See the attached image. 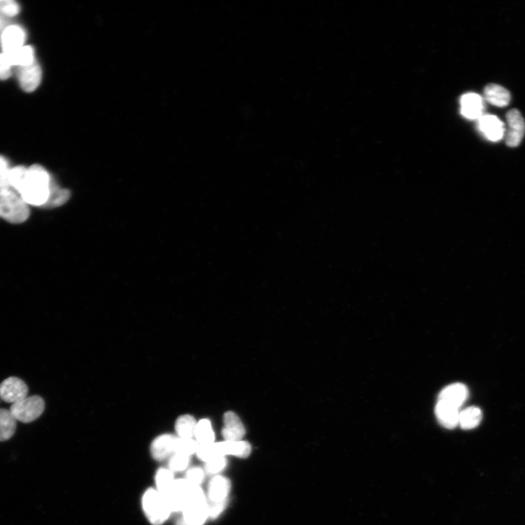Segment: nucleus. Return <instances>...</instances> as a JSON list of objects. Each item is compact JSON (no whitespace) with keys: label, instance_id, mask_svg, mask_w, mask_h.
I'll return each mask as SVG.
<instances>
[{"label":"nucleus","instance_id":"f257e3e1","mask_svg":"<svg viewBox=\"0 0 525 525\" xmlns=\"http://www.w3.org/2000/svg\"><path fill=\"white\" fill-rule=\"evenodd\" d=\"M53 178L41 165L27 168V175L20 196L29 206L43 208L48 200Z\"/></svg>","mask_w":525,"mask_h":525},{"label":"nucleus","instance_id":"f03ea898","mask_svg":"<svg viewBox=\"0 0 525 525\" xmlns=\"http://www.w3.org/2000/svg\"><path fill=\"white\" fill-rule=\"evenodd\" d=\"M29 206L22 197L12 190H0V217L12 224L27 221Z\"/></svg>","mask_w":525,"mask_h":525},{"label":"nucleus","instance_id":"7ed1b4c3","mask_svg":"<svg viewBox=\"0 0 525 525\" xmlns=\"http://www.w3.org/2000/svg\"><path fill=\"white\" fill-rule=\"evenodd\" d=\"M182 519L188 525H202L209 517V506L199 486L191 484L182 510Z\"/></svg>","mask_w":525,"mask_h":525},{"label":"nucleus","instance_id":"20e7f679","mask_svg":"<svg viewBox=\"0 0 525 525\" xmlns=\"http://www.w3.org/2000/svg\"><path fill=\"white\" fill-rule=\"evenodd\" d=\"M143 505L148 519L154 525L162 524L173 512L165 497L154 489L146 491Z\"/></svg>","mask_w":525,"mask_h":525},{"label":"nucleus","instance_id":"39448f33","mask_svg":"<svg viewBox=\"0 0 525 525\" xmlns=\"http://www.w3.org/2000/svg\"><path fill=\"white\" fill-rule=\"evenodd\" d=\"M44 410V400L38 396H33L12 404L10 411L17 421L29 423L39 418Z\"/></svg>","mask_w":525,"mask_h":525},{"label":"nucleus","instance_id":"423d86ee","mask_svg":"<svg viewBox=\"0 0 525 525\" xmlns=\"http://www.w3.org/2000/svg\"><path fill=\"white\" fill-rule=\"evenodd\" d=\"M508 131L505 134V143L508 146L515 148L518 146L525 134V122L521 113L516 109L508 112L506 114Z\"/></svg>","mask_w":525,"mask_h":525},{"label":"nucleus","instance_id":"0eeeda50","mask_svg":"<svg viewBox=\"0 0 525 525\" xmlns=\"http://www.w3.org/2000/svg\"><path fill=\"white\" fill-rule=\"evenodd\" d=\"M29 389L20 378L9 377L0 384V398L9 403L20 402L27 397Z\"/></svg>","mask_w":525,"mask_h":525},{"label":"nucleus","instance_id":"6e6552de","mask_svg":"<svg viewBox=\"0 0 525 525\" xmlns=\"http://www.w3.org/2000/svg\"><path fill=\"white\" fill-rule=\"evenodd\" d=\"M27 33L19 25H10L1 32L0 45L3 53L10 54L25 45Z\"/></svg>","mask_w":525,"mask_h":525},{"label":"nucleus","instance_id":"1a4fd4ad","mask_svg":"<svg viewBox=\"0 0 525 525\" xmlns=\"http://www.w3.org/2000/svg\"><path fill=\"white\" fill-rule=\"evenodd\" d=\"M17 76L21 88L26 92H32L38 88L41 82V67L37 61L30 65L19 67Z\"/></svg>","mask_w":525,"mask_h":525},{"label":"nucleus","instance_id":"9d476101","mask_svg":"<svg viewBox=\"0 0 525 525\" xmlns=\"http://www.w3.org/2000/svg\"><path fill=\"white\" fill-rule=\"evenodd\" d=\"M191 484L186 480H175L173 487L166 495V499L172 512H181L183 510Z\"/></svg>","mask_w":525,"mask_h":525},{"label":"nucleus","instance_id":"9b49d317","mask_svg":"<svg viewBox=\"0 0 525 525\" xmlns=\"http://www.w3.org/2000/svg\"><path fill=\"white\" fill-rule=\"evenodd\" d=\"M479 129L486 138L493 142L503 139L505 131L503 123L493 115H482L479 120Z\"/></svg>","mask_w":525,"mask_h":525},{"label":"nucleus","instance_id":"f8f14e48","mask_svg":"<svg viewBox=\"0 0 525 525\" xmlns=\"http://www.w3.org/2000/svg\"><path fill=\"white\" fill-rule=\"evenodd\" d=\"M178 437L164 434L157 437L151 445V454L157 461H163L175 452Z\"/></svg>","mask_w":525,"mask_h":525},{"label":"nucleus","instance_id":"ddd939ff","mask_svg":"<svg viewBox=\"0 0 525 525\" xmlns=\"http://www.w3.org/2000/svg\"><path fill=\"white\" fill-rule=\"evenodd\" d=\"M468 397V389L462 383H454L444 388L439 394L438 401L460 409Z\"/></svg>","mask_w":525,"mask_h":525},{"label":"nucleus","instance_id":"4468645a","mask_svg":"<svg viewBox=\"0 0 525 525\" xmlns=\"http://www.w3.org/2000/svg\"><path fill=\"white\" fill-rule=\"evenodd\" d=\"M460 409L443 401H438L435 413L443 427L454 429L459 426Z\"/></svg>","mask_w":525,"mask_h":525},{"label":"nucleus","instance_id":"2eb2a0df","mask_svg":"<svg viewBox=\"0 0 525 525\" xmlns=\"http://www.w3.org/2000/svg\"><path fill=\"white\" fill-rule=\"evenodd\" d=\"M222 434L225 441L239 442L245 435V429L240 417L233 412L224 415Z\"/></svg>","mask_w":525,"mask_h":525},{"label":"nucleus","instance_id":"dca6fc26","mask_svg":"<svg viewBox=\"0 0 525 525\" xmlns=\"http://www.w3.org/2000/svg\"><path fill=\"white\" fill-rule=\"evenodd\" d=\"M461 105L463 115L468 120H480L482 116L484 103L480 95L474 93L463 95Z\"/></svg>","mask_w":525,"mask_h":525},{"label":"nucleus","instance_id":"f3484780","mask_svg":"<svg viewBox=\"0 0 525 525\" xmlns=\"http://www.w3.org/2000/svg\"><path fill=\"white\" fill-rule=\"evenodd\" d=\"M484 96L490 104L503 108L510 103L511 94L498 84H489L484 89Z\"/></svg>","mask_w":525,"mask_h":525},{"label":"nucleus","instance_id":"a211bd4d","mask_svg":"<svg viewBox=\"0 0 525 525\" xmlns=\"http://www.w3.org/2000/svg\"><path fill=\"white\" fill-rule=\"evenodd\" d=\"M231 484L229 480L222 477L217 476L210 482L208 496L211 502H222L227 500L229 494Z\"/></svg>","mask_w":525,"mask_h":525},{"label":"nucleus","instance_id":"6ab92c4d","mask_svg":"<svg viewBox=\"0 0 525 525\" xmlns=\"http://www.w3.org/2000/svg\"><path fill=\"white\" fill-rule=\"evenodd\" d=\"M216 444L220 454L224 456L225 455H233L240 457V459H246L251 452V447L247 442L225 441Z\"/></svg>","mask_w":525,"mask_h":525},{"label":"nucleus","instance_id":"aec40b11","mask_svg":"<svg viewBox=\"0 0 525 525\" xmlns=\"http://www.w3.org/2000/svg\"><path fill=\"white\" fill-rule=\"evenodd\" d=\"M482 410L477 406H470L460 412L459 426L463 430L477 428L482 419Z\"/></svg>","mask_w":525,"mask_h":525},{"label":"nucleus","instance_id":"412c9836","mask_svg":"<svg viewBox=\"0 0 525 525\" xmlns=\"http://www.w3.org/2000/svg\"><path fill=\"white\" fill-rule=\"evenodd\" d=\"M12 65L23 67L31 64L36 62L35 50L31 46L24 45L23 47L17 49L15 52L6 54Z\"/></svg>","mask_w":525,"mask_h":525},{"label":"nucleus","instance_id":"4be33fe9","mask_svg":"<svg viewBox=\"0 0 525 525\" xmlns=\"http://www.w3.org/2000/svg\"><path fill=\"white\" fill-rule=\"evenodd\" d=\"M16 422L17 420L10 410H0V442L8 441L13 436L16 430Z\"/></svg>","mask_w":525,"mask_h":525},{"label":"nucleus","instance_id":"5701e85b","mask_svg":"<svg viewBox=\"0 0 525 525\" xmlns=\"http://www.w3.org/2000/svg\"><path fill=\"white\" fill-rule=\"evenodd\" d=\"M71 197V192L67 189H62L52 180L50 185V196L46 204L42 208H56L65 204Z\"/></svg>","mask_w":525,"mask_h":525},{"label":"nucleus","instance_id":"b1692460","mask_svg":"<svg viewBox=\"0 0 525 525\" xmlns=\"http://www.w3.org/2000/svg\"><path fill=\"white\" fill-rule=\"evenodd\" d=\"M27 168L24 166H17L10 168L8 173L10 189L20 195L26 180Z\"/></svg>","mask_w":525,"mask_h":525},{"label":"nucleus","instance_id":"393cba45","mask_svg":"<svg viewBox=\"0 0 525 525\" xmlns=\"http://www.w3.org/2000/svg\"><path fill=\"white\" fill-rule=\"evenodd\" d=\"M194 437L199 445L214 443L215 433L209 419H203L197 422Z\"/></svg>","mask_w":525,"mask_h":525},{"label":"nucleus","instance_id":"a878e982","mask_svg":"<svg viewBox=\"0 0 525 525\" xmlns=\"http://www.w3.org/2000/svg\"><path fill=\"white\" fill-rule=\"evenodd\" d=\"M197 422L191 415L180 416L176 422V432L181 438H193Z\"/></svg>","mask_w":525,"mask_h":525},{"label":"nucleus","instance_id":"bb28decb","mask_svg":"<svg viewBox=\"0 0 525 525\" xmlns=\"http://www.w3.org/2000/svg\"><path fill=\"white\" fill-rule=\"evenodd\" d=\"M175 481L173 473L169 469L161 468L157 473V490L162 495H166L168 492Z\"/></svg>","mask_w":525,"mask_h":525},{"label":"nucleus","instance_id":"cd10ccee","mask_svg":"<svg viewBox=\"0 0 525 525\" xmlns=\"http://www.w3.org/2000/svg\"><path fill=\"white\" fill-rule=\"evenodd\" d=\"M199 444L193 438H181L178 437L175 452L190 456L196 452Z\"/></svg>","mask_w":525,"mask_h":525},{"label":"nucleus","instance_id":"c85d7f7f","mask_svg":"<svg viewBox=\"0 0 525 525\" xmlns=\"http://www.w3.org/2000/svg\"><path fill=\"white\" fill-rule=\"evenodd\" d=\"M196 454L201 461L206 463L215 459L216 456H222L219 453L216 443L204 445H199Z\"/></svg>","mask_w":525,"mask_h":525},{"label":"nucleus","instance_id":"c756f323","mask_svg":"<svg viewBox=\"0 0 525 525\" xmlns=\"http://www.w3.org/2000/svg\"><path fill=\"white\" fill-rule=\"evenodd\" d=\"M190 456L175 453L171 456V460H169L168 468L169 470L173 471H182L188 467L189 463Z\"/></svg>","mask_w":525,"mask_h":525},{"label":"nucleus","instance_id":"7c9ffc66","mask_svg":"<svg viewBox=\"0 0 525 525\" xmlns=\"http://www.w3.org/2000/svg\"><path fill=\"white\" fill-rule=\"evenodd\" d=\"M20 12V6L13 0H0V15L13 17Z\"/></svg>","mask_w":525,"mask_h":525},{"label":"nucleus","instance_id":"2f4dec72","mask_svg":"<svg viewBox=\"0 0 525 525\" xmlns=\"http://www.w3.org/2000/svg\"><path fill=\"white\" fill-rule=\"evenodd\" d=\"M226 463L225 456H218L207 462L206 470L209 474H215L224 470Z\"/></svg>","mask_w":525,"mask_h":525},{"label":"nucleus","instance_id":"473e14b6","mask_svg":"<svg viewBox=\"0 0 525 525\" xmlns=\"http://www.w3.org/2000/svg\"><path fill=\"white\" fill-rule=\"evenodd\" d=\"M13 66L8 56L4 53L0 54V80H5L10 77Z\"/></svg>","mask_w":525,"mask_h":525},{"label":"nucleus","instance_id":"72a5a7b5","mask_svg":"<svg viewBox=\"0 0 525 525\" xmlns=\"http://www.w3.org/2000/svg\"><path fill=\"white\" fill-rule=\"evenodd\" d=\"M205 477V472L201 468H194L186 474V480L193 485L199 486Z\"/></svg>","mask_w":525,"mask_h":525},{"label":"nucleus","instance_id":"f704fd0d","mask_svg":"<svg viewBox=\"0 0 525 525\" xmlns=\"http://www.w3.org/2000/svg\"><path fill=\"white\" fill-rule=\"evenodd\" d=\"M227 505V500L222 502H211L208 503L209 506V517L212 519H216L221 515Z\"/></svg>","mask_w":525,"mask_h":525},{"label":"nucleus","instance_id":"c9c22d12","mask_svg":"<svg viewBox=\"0 0 525 525\" xmlns=\"http://www.w3.org/2000/svg\"><path fill=\"white\" fill-rule=\"evenodd\" d=\"M10 168L8 160L4 157L0 155V180L3 179L7 175Z\"/></svg>","mask_w":525,"mask_h":525},{"label":"nucleus","instance_id":"e433bc0d","mask_svg":"<svg viewBox=\"0 0 525 525\" xmlns=\"http://www.w3.org/2000/svg\"><path fill=\"white\" fill-rule=\"evenodd\" d=\"M177 525H188V524H186V522H185L184 521V519H183L182 518V519H180V520H179V521L178 522V524H177Z\"/></svg>","mask_w":525,"mask_h":525}]
</instances>
